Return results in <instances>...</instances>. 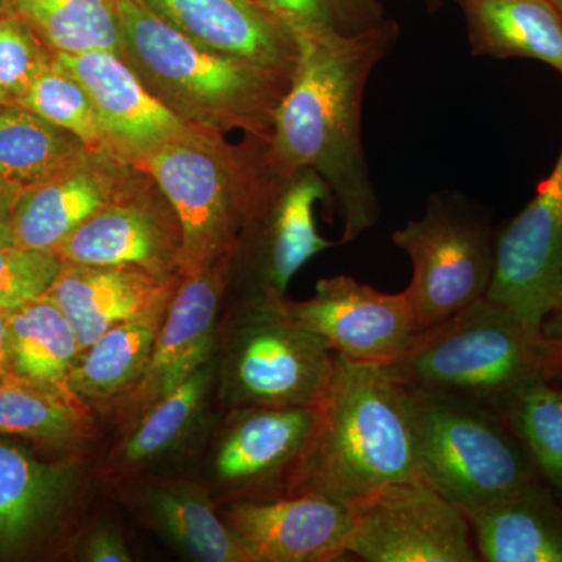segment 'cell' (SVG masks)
I'll return each mask as SVG.
<instances>
[{
    "mask_svg": "<svg viewBox=\"0 0 562 562\" xmlns=\"http://www.w3.org/2000/svg\"><path fill=\"white\" fill-rule=\"evenodd\" d=\"M465 516L482 562H562V501L539 476Z\"/></svg>",
    "mask_w": 562,
    "mask_h": 562,
    "instance_id": "obj_21",
    "label": "cell"
},
{
    "mask_svg": "<svg viewBox=\"0 0 562 562\" xmlns=\"http://www.w3.org/2000/svg\"><path fill=\"white\" fill-rule=\"evenodd\" d=\"M284 299H233L221 321L216 394L225 408L317 406L336 351L292 319Z\"/></svg>",
    "mask_w": 562,
    "mask_h": 562,
    "instance_id": "obj_6",
    "label": "cell"
},
{
    "mask_svg": "<svg viewBox=\"0 0 562 562\" xmlns=\"http://www.w3.org/2000/svg\"><path fill=\"white\" fill-rule=\"evenodd\" d=\"M54 54L11 11L0 16V103H20L35 80L52 65Z\"/></svg>",
    "mask_w": 562,
    "mask_h": 562,
    "instance_id": "obj_33",
    "label": "cell"
},
{
    "mask_svg": "<svg viewBox=\"0 0 562 562\" xmlns=\"http://www.w3.org/2000/svg\"><path fill=\"white\" fill-rule=\"evenodd\" d=\"M90 430V413L80 398L16 379L0 383V436L63 449L87 439Z\"/></svg>",
    "mask_w": 562,
    "mask_h": 562,
    "instance_id": "obj_30",
    "label": "cell"
},
{
    "mask_svg": "<svg viewBox=\"0 0 562 562\" xmlns=\"http://www.w3.org/2000/svg\"><path fill=\"white\" fill-rule=\"evenodd\" d=\"M542 375L562 386V317L557 314L542 324Z\"/></svg>",
    "mask_w": 562,
    "mask_h": 562,
    "instance_id": "obj_37",
    "label": "cell"
},
{
    "mask_svg": "<svg viewBox=\"0 0 562 562\" xmlns=\"http://www.w3.org/2000/svg\"><path fill=\"white\" fill-rule=\"evenodd\" d=\"M81 560L88 562H131L127 543L114 528L101 525L85 539Z\"/></svg>",
    "mask_w": 562,
    "mask_h": 562,
    "instance_id": "obj_36",
    "label": "cell"
},
{
    "mask_svg": "<svg viewBox=\"0 0 562 562\" xmlns=\"http://www.w3.org/2000/svg\"><path fill=\"white\" fill-rule=\"evenodd\" d=\"M408 255L413 279L405 294L417 333L486 297L495 266V231L486 211L464 195L436 192L424 216L392 233Z\"/></svg>",
    "mask_w": 562,
    "mask_h": 562,
    "instance_id": "obj_8",
    "label": "cell"
},
{
    "mask_svg": "<svg viewBox=\"0 0 562 562\" xmlns=\"http://www.w3.org/2000/svg\"><path fill=\"white\" fill-rule=\"evenodd\" d=\"M5 353L10 379L77 397L69 379L80 353L79 339L60 306L47 295L7 316Z\"/></svg>",
    "mask_w": 562,
    "mask_h": 562,
    "instance_id": "obj_25",
    "label": "cell"
},
{
    "mask_svg": "<svg viewBox=\"0 0 562 562\" xmlns=\"http://www.w3.org/2000/svg\"><path fill=\"white\" fill-rule=\"evenodd\" d=\"M550 314H557V316L562 317V284H561L560 294H558L557 303H554V306H553V312Z\"/></svg>",
    "mask_w": 562,
    "mask_h": 562,
    "instance_id": "obj_40",
    "label": "cell"
},
{
    "mask_svg": "<svg viewBox=\"0 0 562 562\" xmlns=\"http://www.w3.org/2000/svg\"><path fill=\"white\" fill-rule=\"evenodd\" d=\"M179 283L80 350L69 379L77 397L85 403H114L139 383Z\"/></svg>",
    "mask_w": 562,
    "mask_h": 562,
    "instance_id": "obj_23",
    "label": "cell"
},
{
    "mask_svg": "<svg viewBox=\"0 0 562 562\" xmlns=\"http://www.w3.org/2000/svg\"><path fill=\"white\" fill-rule=\"evenodd\" d=\"M562 284V149L535 198L495 232V266L486 299L542 331Z\"/></svg>",
    "mask_w": 562,
    "mask_h": 562,
    "instance_id": "obj_11",
    "label": "cell"
},
{
    "mask_svg": "<svg viewBox=\"0 0 562 562\" xmlns=\"http://www.w3.org/2000/svg\"><path fill=\"white\" fill-rule=\"evenodd\" d=\"M550 3L554 7V10L560 13L561 20H562V0H549Z\"/></svg>",
    "mask_w": 562,
    "mask_h": 562,
    "instance_id": "obj_41",
    "label": "cell"
},
{
    "mask_svg": "<svg viewBox=\"0 0 562 562\" xmlns=\"http://www.w3.org/2000/svg\"><path fill=\"white\" fill-rule=\"evenodd\" d=\"M61 262L135 266L169 280L181 277L179 217L146 172L116 201L58 244Z\"/></svg>",
    "mask_w": 562,
    "mask_h": 562,
    "instance_id": "obj_13",
    "label": "cell"
},
{
    "mask_svg": "<svg viewBox=\"0 0 562 562\" xmlns=\"http://www.w3.org/2000/svg\"><path fill=\"white\" fill-rule=\"evenodd\" d=\"M347 552L366 562H482L468 516L420 476L349 506Z\"/></svg>",
    "mask_w": 562,
    "mask_h": 562,
    "instance_id": "obj_10",
    "label": "cell"
},
{
    "mask_svg": "<svg viewBox=\"0 0 562 562\" xmlns=\"http://www.w3.org/2000/svg\"><path fill=\"white\" fill-rule=\"evenodd\" d=\"M16 105L72 133L88 149H110L90 95L80 81L55 60H52L49 68L41 74Z\"/></svg>",
    "mask_w": 562,
    "mask_h": 562,
    "instance_id": "obj_32",
    "label": "cell"
},
{
    "mask_svg": "<svg viewBox=\"0 0 562 562\" xmlns=\"http://www.w3.org/2000/svg\"><path fill=\"white\" fill-rule=\"evenodd\" d=\"M295 31H330L353 35L386 21L379 0H260Z\"/></svg>",
    "mask_w": 562,
    "mask_h": 562,
    "instance_id": "obj_34",
    "label": "cell"
},
{
    "mask_svg": "<svg viewBox=\"0 0 562 562\" xmlns=\"http://www.w3.org/2000/svg\"><path fill=\"white\" fill-rule=\"evenodd\" d=\"M409 390L450 395L502 413L524 384L542 375V331L483 297L416 333L386 364Z\"/></svg>",
    "mask_w": 562,
    "mask_h": 562,
    "instance_id": "obj_5",
    "label": "cell"
},
{
    "mask_svg": "<svg viewBox=\"0 0 562 562\" xmlns=\"http://www.w3.org/2000/svg\"><path fill=\"white\" fill-rule=\"evenodd\" d=\"M316 414V406L228 409L214 443V482L233 501L284 495Z\"/></svg>",
    "mask_w": 562,
    "mask_h": 562,
    "instance_id": "obj_15",
    "label": "cell"
},
{
    "mask_svg": "<svg viewBox=\"0 0 562 562\" xmlns=\"http://www.w3.org/2000/svg\"><path fill=\"white\" fill-rule=\"evenodd\" d=\"M292 319L347 360L391 364L417 333L405 291L390 294L338 276L317 281L312 299L286 301Z\"/></svg>",
    "mask_w": 562,
    "mask_h": 562,
    "instance_id": "obj_14",
    "label": "cell"
},
{
    "mask_svg": "<svg viewBox=\"0 0 562 562\" xmlns=\"http://www.w3.org/2000/svg\"><path fill=\"white\" fill-rule=\"evenodd\" d=\"M443 0H428V3L432 7V9H438V7H441V3Z\"/></svg>",
    "mask_w": 562,
    "mask_h": 562,
    "instance_id": "obj_42",
    "label": "cell"
},
{
    "mask_svg": "<svg viewBox=\"0 0 562 562\" xmlns=\"http://www.w3.org/2000/svg\"><path fill=\"white\" fill-rule=\"evenodd\" d=\"M216 373L217 357L140 413L125 428L124 439L110 454V472L135 471L187 438L205 408Z\"/></svg>",
    "mask_w": 562,
    "mask_h": 562,
    "instance_id": "obj_27",
    "label": "cell"
},
{
    "mask_svg": "<svg viewBox=\"0 0 562 562\" xmlns=\"http://www.w3.org/2000/svg\"><path fill=\"white\" fill-rule=\"evenodd\" d=\"M21 192V188L0 179V247L11 246V225Z\"/></svg>",
    "mask_w": 562,
    "mask_h": 562,
    "instance_id": "obj_38",
    "label": "cell"
},
{
    "mask_svg": "<svg viewBox=\"0 0 562 562\" xmlns=\"http://www.w3.org/2000/svg\"><path fill=\"white\" fill-rule=\"evenodd\" d=\"M149 509L158 531L192 560L257 562L246 542L217 514L202 484H165L151 492Z\"/></svg>",
    "mask_w": 562,
    "mask_h": 562,
    "instance_id": "obj_26",
    "label": "cell"
},
{
    "mask_svg": "<svg viewBox=\"0 0 562 562\" xmlns=\"http://www.w3.org/2000/svg\"><path fill=\"white\" fill-rule=\"evenodd\" d=\"M77 468L44 461L33 450L0 439V557L21 552L61 512Z\"/></svg>",
    "mask_w": 562,
    "mask_h": 562,
    "instance_id": "obj_22",
    "label": "cell"
},
{
    "mask_svg": "<svg viewBox=\"0 0 562 562\" xmlns=\"http://www.w3.org/2000/svg\"><path fill=\"white\" fill-rule=\"evenodd\" d=\"M316 408L284 495L317 494L351 506L386 484L419 476L408 391L386 364L336 353Z\"/></svg>",
    "mask_w": 562,
    "mask_h": 562,
    "instance_id": "obj_2",
    "label": "cell"
},
{
    "mask_svg": "<svg viewBox=\"0 0 562 562\" xmlns=\"http://www.w3.org/2000/svg\"><path fill=\"white\" fill-rule=\"evenodd\" d=\"M265 140L236 147L224 133L190 127L135 162L179 217L181 277L235 254L244 225L273 180L262 155Z\"/></svg>",
    "mask_w": 562,
    "mask_h": 562,
    "instance_id": "obj_4",
    "label": "cell"
},
{
    "mask_svg": "<svg viewBox=\"0 0 562 562\" xmlns=\"http://www.w3.org/2000/svg\"><path fill=\"white\" fill-rule=\"evenodd\" d=\"M140 169L110 149L87 150L65 171L21 192L11 246L55 250L70 233L138 180Z\"/></svg>",
    "mask_w": 562,
    "mask_h": 562,
    "instance_id": "obj_17",
    "label": "cell"
},
{
    "mask_svg": "<svg viewBox=\"0 0 562 562\" xmlns=\"http://www.w3.org/2000/svg\"><path fill=\"white\" fill-rule=\"evenodd\" d=\"M406 391L419 476L464 514L495 505L538 479L501 412L450 395Z\"/></svg>",
    "mask_w": 562,
    "mask_h": 562,
    "instance_id": "obj_7",
    "label": "cell"
},
{
    "mask_svg": "<svg viewBox=\"0 0 562 562\" xmlns=\"http://www.w3.org/2000/svg\"><path fill=\"white\" fill-rule=\"evenodd\" d=\"M475 57L530 58L562 76V20L549 0H457Z\"/></svg>",
    "mask_w": 562,
    "mask_h": 562,
    "instance_id": "obj_24",
    "label": "cell"
},
{
    "mask_svg": "<svg viewBox=\"0 0 562 562\" xmlns=\"http://www.w3.org/2000/svg\"><path fill=\"white\" fill-rule=\"evenodd\" d=\"M87 150L76 135L40 114L0 103V179L22 191L65 171Z\"/></svg>",
    "mask_w": 562,
    "mask_h": 562,
    "instance_id": "obj_28",
    "label": "cell"
},
{
    "mask_svg": "<svg viewBox=\"0 0 562 562\" xmlns=\"http://www.w3.org/2000/svg\"><path fill=\"white\" fill-rule=\"evenodd\" d=\"M330 188L314 169L286 179L273 176L250 214L233 254V299H284L292 277L322 250L330 249L317 232L314 210L330 203Z\"/></svg>",
    "mask_w": 562,
    "mask_h": 562,
    "instance_id": "obj_9",
    "label": "cell"
},
{
    "mask_svg": "<svg viewBox=\"0 0 562 562\" xmlns=\"http://www.w3.org/2000/svg\"><path fill=\"white\" fill-rule=\"evenodd\" d=\"M60 269L55 250L0 247V314L9 316L46 295Z\"/></svg>",
    "mask_w": 562,
    "mask_h": 562,
    "instance_id": "obj_35",
    "label": "cell"
},
{
    "mask_svg": "<svg viewBox=\"0 0 562 562\" xmlns=\"http://www.w3.org/2000/svg\"><path fill=\"white\" fill-rule=\"evenodd\" d=\"M54 60L90 95L110 149L133 165L192 127L158 101L114 52H58Z\"/></svg>",
    "mask_w": 562,
    "mask_h": 562,
    "instance_id": "obj_18",
    "label": "cell"
},
{
    "mask_svg": "<svg viewBox=\"0 0 562 562\" xmlns=\"http://www.w3.org/2000/svg\"><path fill=\"white\" fill-rule=\"evenodd\" d=\"M20 16L52 54L110 50L124 55L114 0H10Z\"/></svg>",
    "mask_w": 562,
    "mask_h": 562,
    "instance_id": "obj_29",
    "label": "cell"
},
{
    "mask_svg": "<svg viewBox=\"0 0 562 562\" xmlns=\"http://www.w3.org/2000/svg\"><path fill=\"white\" fill-rule=\"evenodd\" d=\"M257 562H331L349 557V506L317 494L232 501L221 513Z\"/></svg>",
    "mask_w": 562,
    "mask_h": 562,
    "instance_id": "obj_16",
    "label": "cell"
},
{
    "mask_svg": "<svg viewBox=\"0 0 562 562\" xmlns=\"http://www.w3.org/2000/svg\"><path fill=\"white\" fill-rule=\"evenodd\" d=\"M232 262L233 255H225L201 272L181 277L146 373L132 391L113 403L124 430L151 403L217 357L220 314L231 288Z\"/></svg>",
    "mask_w": 562,
    "mask_h": 562,
    "instance_id": "obj_12",
    "label": "cell"
},
{
    "mask_svg": "<svg viewBox=\"0 0 562 562\" xmlns=\"http://www.w3.org/2000/svg\"><path fill=\"white\" fill-rule=\"evenodd\" d=\"M502 414L539 479L562 501V386L546 375L535 376L509 398Z\"/></svg>",
    "mask_w": 562,
    "mask_h": 562,
    "instance_id": "obj_31",
    "label": "cell"
},
{
    "mask_svg": "<svg viewBox=\"0 0 562 562\" xmlns=\"http://www.w3.org/2000/svg\"><path fill=\"white\" fill-rule=\"evenodd\" d=\"M297 35V63L262 155L279 179L302 169L319 173L342 220L341 243H353L380 217L362 140V101L372 70L397 41L398 25L386 20L353 35Z\"/></svg>",
    "mask_w": 562,
    "mask_h": 562,
    "instance_id": "obj_1",
    "label": "cell"
},
{
    "mask_svg": "<svg viewBox=\"0 0 562 562\" xmlns=\"http://www.w3.org/2000/svg\"><path fill=\"white\" fill-rule=\"evenodd\" d=\"M162 20L209 49L292 77L297 31L260 0H143Z\"/></svg>",
    "mask_w": 562,
    "mask_h": 562,
    "instance_id": "obj_19",
    "label": "cell"
},
{
    "mask_svg": "<svg viewBox=\"0 0 562 562\" xmlns=\"http://www.w3.org/2000/svg\"><path fill=\"white\" fill-rule=\"evenodd\" d=\"M3 13H5V10H3L2 7H0V16H2Z\"/></svg>",
    "mask_w": 562,
    "mask_h": 562,
    "instance_id": "obj_43",
    "label": "cell"
},
{
    "mask_svg": "<svg viewBox=\"0 0 562 562\" xmlns=\"http://www.w3.org/2000/svg\"><path fill=\"white\" fill-rule=\"evenodd\" d=\"M5 319L7 316L0 314V383L7 382L10 379L5 353Z\"/></svg>",
    "mask_w": 562,
    "mask_h": 562,
    "instance_id": "obj_39",
    "label": "cell"
},
{
    "mask_svg": "<svg viewBox=\"0 0 562 562\" xmlns=\"http://www.w3.org/2000/svg\"><path fill=\"white\" fill-rule=\"evenodd\" d=\"M114 3L122 58L158 101L192 127L269 138L290 76L202 46L143 0Z\"/></svg>",
    "mask_w": 562,
    "mask_h": 562,
    "instance_id": "obj_3",
    "label": "cell"
},
{
    "mask_svg": "<svg viewBox=\"0 0 562 562\" xmlns=\"http://www.w3.org/2000/svg\"><path fill=\"white\" fill-rule=\"evenodd\" d=\"M180 280L160 279L135 266L61 262L46 295L66 314L83 350L114 325L144 312Z\"/></svg>",
    "mask_w": 562,
    "mask_h": 562,
    "instance_id": "obj_20",
    "label": "cell"
}]
</instances>
